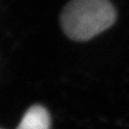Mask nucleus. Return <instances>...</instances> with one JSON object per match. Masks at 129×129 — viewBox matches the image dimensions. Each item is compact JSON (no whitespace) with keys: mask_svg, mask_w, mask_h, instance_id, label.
<instances>
[{"mask_svg":"<svg viewBox=\"0 0 129 129\" xmlns=\"http://www.w3.org/2000/svg\"><path fill=\"white\" fill-rule=\"evenodd\" d=\"M51 119L47 110L40 105L30 107L16 129H50Z\"/></svg>","mask_w":129,"mask_h":129,"instance_id":"2","label":"nucleus"},{"mask_svg":"<svg viewBox=\"0 0 129 129\" xmlns=\"http://www.w3.org/2000/svg\"><path fill=\"white\" fill-rule=\"evenodd\" d=\"M60 19L70 38L83 41L111 27L116 12L108 0H72L65 6Z\"/></svg>","mask_w":129,"mask_h":129,"instance_id":"1","label":"nucleus"}]
</instances>
